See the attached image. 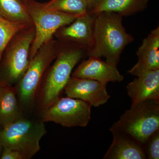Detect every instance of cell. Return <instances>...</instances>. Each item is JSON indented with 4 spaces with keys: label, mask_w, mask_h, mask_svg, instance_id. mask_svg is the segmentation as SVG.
Instances as JSON below:
<instances>
[{
    "label": "cell",
    "mask_w": 159,
    "mask_h": 159,
    "mask_svg": "<svg viewBox=\"0 0 159 159\" xmlns=\"http://www.w3.org/2000/svg\"><path fill=\"white\" fill-rule=\"evenodd\" d=\"M35 37L33 24L17 32L4 51L0 62V83L14 86L27 71L30 50Z\"/></svg>",
    "instance_id": "obj_4"
},
{
    "label": "cell",
    "mask_w": 159,
    "mask_h": 159,
    "mask_svg": "<svg viewBox=\"0 0 159 159\" xmlns=\"http://www.w3.org/2000/svg\"><path fill=\"white\" fill-rule=\"evenodd\" d=\"M96 15L94 12L89 11L78 16L70 24L60 28L54 35L60 42L78 46L88 51L93 43Z\"/></svg>",
    "instance_id": "obj_9"
},
{
    "label": "cell",
    "mask_w": 159,
    "mask_h": 159,
    "mask_svg": "<svg viewBox=\"0 0 159 159\" xmlns=\"http://www.w3.org/2000/svg\"><path fill=\"white\" fill-rule=\"evenodd\" d=\"M25 115L20 105L15 86L0 83V125L2 128Z\"/></svg>",
    "instance_id": "obj_15"
},
{
    "label": "cell",
    "mask_w": 159,
    "mask_h": 159,
    "mask_svg": "<svg viewBox=\"0 0 159 159\" xmlns=\"http://www.w3.org/2000/svg\"><path fill=\"white\" fill-rule=\"evenodd\" d=\"M47 134L44 123L26 115L3 128L0 143L3 147L17 151L25 159L32 158L40 150V142Z\"/></svg>",
    "instance_id": "obj_5"
},
{
    "label": "cell",
    "mask_w": 159,
    "mask_h": 159,
    "mask_svg": "<svg viewBox=\"0 0 159 159\" xmlns=\"http://www.w3.org/2000/svg\"><path fill=\"white\" fill-rule=\"evenodd\" d=\"M26 7L35 29V37L30 50L32 59L39 49L53 39L58 29L70 24L78 16L46 8L43 4L28 0Z\"/></svg>",
    "instance_id": "obj_7"
},
{
    "label": "cell",
    "mask_w": 159,
    "mask_h": 159,
    "mask_svg": "<svg viewBox=\"0 0 159 159\" xmlns=\"http://www.w3.org/2000/svg\"><path fill=\"white\" fill-rule=\"evenodd\" d=\"M3 146L1 143H0V157H1V155H2V152Z\"/></svg>",
    "instance_id": "obj_23"
},
{
    "label": "cell",
    "mask_w": 159,
    "mask_h": 159,
    "mask_svg": "<svg viewBox=\"0 0 159 159\" xmlns=\"http://www.w3.org/2000/svg\"><path fill=\"white\" fill-rule=\"evenodd\" d=\"M72 77L93 80L106 85L109 82H121L124 79L116 67L94 57L83 61Z\"/></svg>",
    "instance_id": "obj_11"
},
{
    "label": "cell",
    "mask_w": 159,
    "mask_h": 159,
    "mask_svg": "<svg viewBox=\"0 0 159 159\" xmlns=\"http://www.w3.org/2000/svg\"><path fill=\"white\" fill-rule=\"evenodd\" d=\"M61 43L52 39L43 45L30 60L28 68L18 83L15 86L18 99L26 115L35 109L39 91L44 75L51 62L57 57Z\"/></svg>",
    "instance_id": "obj_3"
},
{
    "label": "cell",
    "mask_w": 159,
    "mask_h": 159,
    "mask_svg": "<svg viewBox=\"0 0 159 159\" xmlns=\"http://www.w3.org/2000/svg\"><path fill=\"white\" fill-rule=\"evenodd\" d=\"M91 105L80 99L61 97L39 113L43 122H53L66 127H86L91 119Z\"/></svg>",
    "instance_id": "obj_8"
},
{
    "label": "cell",
    "mask_w": 159,
    "mask_h": 159,
    "mask_svg": "<svg viewBox=\"0 0 159 159\" xmlns=\"http://www.w3.org/2000/svg\"><path fill=\"white\" fill-rule=\"evenodd\" d=\"M60 43L56 60L46 71L38 94L35 109L38 113L48 108L61 97L74 67L87 54L85 48Z\"/></svg>",
    "instance_id": "obj_1"
},
{
    "label": "cell",
    "mask_w": 159,
    "mask_h": 159,
    "mask_svg": "<svg viewBox=\"0 0 159 159\" xmlns=\"http://www.w3.org/2000/svg\"><path fill=\"white\" fill-rule=\"evenodd\" d=\"M113 140L104 159H145L144 146L128 134L111 130Z\"/></svg>",
    "instance_id": "obj_13"
},
{
    "label": "cell",
    "mask_w": 159,
    "mask_h": 159,
    "mask_svg": "<svg viewBox=\"0 0 159 159\" xmlns=\"http://www.w3.org/2000/svg\"><path fill=\"white\" fill-rule=\"evenodd\" d=\"M24 2H26V1H28V0H24Z\"/></svg>",
    "instance_id": "obj_25"
},
{
    "label": "cell",
    "mask_w": 159,
    "mask_h": 159,
    "mask_svg": "<svg viewBox=\"0 0 159 159\" xmlns=\"http://www.w3.org/2000/svg\"><path fill=\"white\" fill-rule=\"evenodd\" d=\"M29 25H30L11 21L0 16V62L4 51L11 39Z\"/></svg>",
    "instance_id": "obj_19"
},
{
    "label": "cell",
    "mask_w": 159,
    "mask_h": 159,
    "mask_svg": "<svg viewBox=\"0 0 159 159\" xmlns=\"http://www.w3.org/2000/svg\"><path fill=\"white\" fill-rule=\"evenodd\" d=\"M139 61L129 74L136 76L148 70H159V27L151 31L143 39L136 52Z\"/></svg>",
    "instance_id": "obj_14"
},
{
    "label": "cell",
    "mask_w": 159,
    "mask_h": 159,
    "mask_svg": "<svg viewBox=\"0 0 159 159\" xmlns=\"http://www.w3.org/2000/svg\"><path fill=\"white\" fill-rule=\"evenodd\" d=\"M1 159H25L22 155L17 151L8 147H3Z\"/></svg>",
    "instance_id": "obj_21"
},
{
    "label": "cell",
    "mask_w": 159,
    "mask_h": 159,
    "mask_svg": "<svg viewBox=\"0 0 159 159\" xmlns=\"http://www.w3.org/2000/svg\"><path fill=\"white\" fill-rule=\"evenodd\" d=\"M89 11L93 12L102 0H85Z\"/></svg>",
    "instance_id": "obj_22"
},
{
    "label": "cell",
    "mask_w": 159,
    "mask_h": 159,
    "mask_svg": "<svg viewBox=\"0 0 159 159\" xmlns=\"http://www.w3.org/2000/svg\"><path fill=\"white\" fill-rule=\"evenodd\" d=\"M144 147L146 159H159V129L151 135Z\"/></svg>",
    "instance_id": "obj_20"
},
{
    "label": "cell",
    "mask_w": 159,
    "mask_h": 159,
    "mask_svg": "<svg viewBox=\"0 0 159 159\" xmlns=\"http://www.w3.org/2000/svg\"><path fill=\"white\" fill-rule=\"evenodd\" d=\"M64 92L67 97L80 99L95 107L103 105L110 98L106 84L86 78L71 77Z\"/></svg>",
    "instance_id": "obj_10"
},
{
    "label": "cell",
    "mask_w": 159,
    "mask_h": 159,
    "mask_svg": "<svg viewBox=\"0 0 159 159\" xmlns=\"http://www.w3.org/2000/svg\"><path fill=\"white\" fill-rule=\"evenodd\" d=\"M2 128L1 125H0V134H1V131H2Z\"/></svg>",
    "instance_id": "obj_24"
},
{
    "label": "cell",
    "mask_w": 159,
    "mask_h": 159,
    "mask_svg": "<svg viewBox=\"0 0 159 159\" xmlns=\"http://www.w3.org/2000/svg\"><path fill=\"white\" fill-rule=\"evenodd\" d=\"M136 77L126 86L132 105L148 99L159 102V70L143 71Z\"/></svg>",
    "instance_id": "obj_12"
},
{
    "label": "cell",
    "mask_w": 159,
    "mask_h": 159,
    "mask_svg": "<svg viewBox=\"0 0 159 159\" xmlns=\"http://www.w3.org/2000/svg\"><path fill=\"white\" fill-rule=\"evenodd\" d=\"M96 14L93 43L87 55L89 57H104L106 62L116 67L122 51L134 41V38L124 28L122 16L107 11Z\"/></svg>",
    "instance_id": "obj_2"
},
{
    "label": "cell",
    "mask_w": 159,
    "mask_h": 159,
    "mask_svg": "<svg viewBox=\"0 0 159 159\" xmlns=\"http://www.w3.org/2000/svg\"><path fill=\"white\" fill-rule=\"evenodd\" d=\"M148 0H102L93 12H114L123 16L133 15L146 9Z\"/></svg>",
    "instance_id": "obj_16"
},
{
    "label": "cell",
    "mask_w": 159,
    "mask_h": 159,
    "mask_svg": "<svg viewBox=\"0 0 159 159\" xmlns=\"http://www.w3.org/2000/svg\"><path fill=\"white\" fill-rule=\"evenodd\" d=\"M0 16L11 21L33 24L24 0H0Z\"/></svg>",
    "instance_id": "obj_17"
},
{
    "label": "cell",
    "mask_w": 159,
    "mask_h": 159,
    "mask_svg": "<svg viewBox=\"0 0 159 159\" xmlns=\"http://www.w3.org/2000/svg\"><path fill=\"white\" fill-rule=\"evenodd\" d=\"M159 129V102L148 99L132 105L109 130L130 135L144 146L152 134Z\"/></svg>",
    "instance_id": "obj_6"
},
{
    "label": "cell",
    "mask_w": 159,
    "mask_h": 159,
    "mask_svg": "<svg viewBox=\"0 0 159 159\" xmlns=\"http://www.w3.org/2000/svg\"><path fill=\"white\" fill-rule=\"evenodd\" d=\"M47 9L79 16L89 12L85 0H51L44 3Z\"/></svg>",
    "instance_id": "obj_18"
}]
</instances>
